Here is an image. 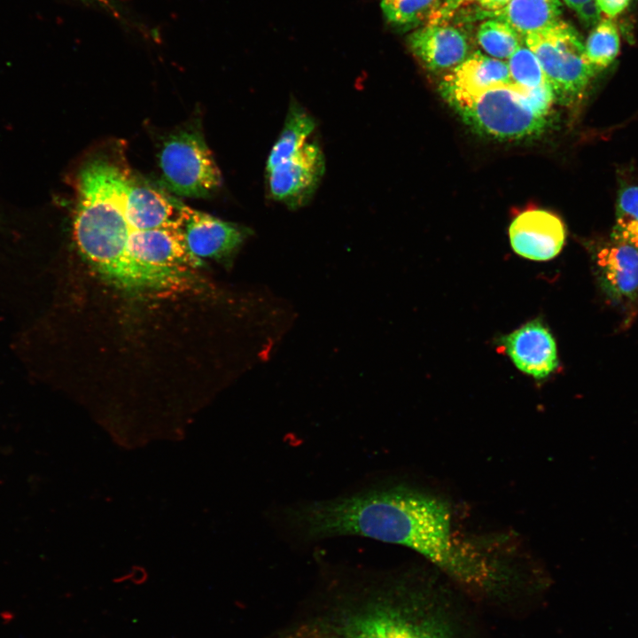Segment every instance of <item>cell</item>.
<instances>
[{"instance_id": "cell-15", "label": "cell", "mask_w": 638, "mask_h": 638, "mask_svg": "<svg viewBox=\"0 0 638 638\" xmlns=\"http://www.w3.org/2000/svg\"><path fill=\"white\" fill-rule=\"evenodd\" d=\"M315 128V121L307 110L292 102L283 128L268 154L266 171L289 160L307 143Z\"/></svg>"}, {"instance_id": "cell-1", "label": "cell", "mask_w": 638, "mask_h": 638, "mask_svg": "<svg viewBox=\"0 0 638 638\" xmlns=\"http://www.w3.org/2000/svg\"><path fill=\"white\" fill-rule=\"evenodd\" d=\"M74 237L85 261L128 291L176 290L198 266L180 227L178 200L109 154L92 156L76 183Z\"/></svg>"}, {"instance_id": "cell-16", "label": "cell", "mask_w": 638, "mask_h": 638, "mask_svg": "<svg viewBox=\"0 0 638 638\" xmlns=\"http://www.w3.org/2000/svg\"><path fill=\"white\" fill-rule=\"evenodd\" d=\"M477 40L488 55L502 60L511 57L523 44L524 37L506 22L488 19L478 26Z\"/></svg>"}, {"instance_id": "cell-5", "label": "cell", "mask_w": 638, "mask_h": 638, "mask_svg": "<svg viewBox=\"0 0 638 638\" xmlns=\"http://www.w3.org/2000/svg\"><path fill=\"white\" fill-rule=\"evenodd\" d=\"M455 110L476 131L497 139L539 135L547 122L530 106L523 87L512 82L488 89Z\"/></svg>"}, {"instance_id": "cell-21", "label": "cell", "mask_w": 638, "mask_h": 638, "mask_svg": "<svg viewBox=\"0 0 638 638\" xmlns=\"http://www.w3.org/2000/svg\"><path fill=\"white\" fill-rule=\"evenodd\" d=\"M510 0H445L432 15L428 23L445 22L463 4H473L479 7L476 15L485 18L488 13L504 8Z\"/></svg>"}, {"instance_id": "cell-11", "label": "cell", "mask_w": 638, "mask_h": 638, "mask_svg": "<svg viewBox=\"0 0 638 638\" xmlns=\"http://www.w3.org/2000/svg\"><path fill=\"white\" fill-rule=\"evenodd\" d=\"M510 82L507 62L477 51L447 74L440 91L455 109L485 90Z\"/></svg>"}, {"instance_id": "cell-2", "label": "cell", "mask_w": 638, "mask_h": 638, "mask_svg": "<svg viewBox=\"0 0 638 638\" xmlns=\"http://www.w3.org/2000/svg\"><path fill=\"white\" fill-rule=\"evenodd\" d=\"M292 538L314 542L361 536L408 547L455 580L483 586L490 580L486 559L454 538L447 504L405 485H379L338 497L295 503L277 514Z\"/></svg>"}, {"instance_id": "cell-22", "label": "cell", "mask_w": 638, "mask_h": 638, "mask_svg": "<svg viewBox=\"0 0 638 638\" xmlns=\"http://www.w3.org/2000/svg\"><path fill=\"white\" fill-rule=\"evenodd\" d=\"M602 13L608 18H614L620 14L629 4L631 0H596Z\"/></svg>"}, {"instance_id": "cell-6", "label": "cell", "mask_w": 638, "mask_h": 638, "mask_svg": "<svg viewBox=\"0 0 638 638\" xmlns=\"http://www.w3.org/2000/svg\"><path fill=\"white\" fill-rule=\"evenodd\" d=\"M180 227L190 253L198 260L231 261L246 238L248 228L191 208L178 200Z\"/></svg>"}, {"instance_id": "cell-13", "label": "cell", "mask_w": 638, "mask_h": 638, "mask_svg": "<svg viewBox=\"0 0 638 638\" xmlns=\"http://www.w3.org/2000/svg\"><path fill=\"white\" fill-rule=\"evenodd\" d=\"M595 275L603 292L615 302L638 295V249L611 241L594 255Z\"/></svg>"}, {"instance_id": "cell-4", "label": "cell", "mask_w": 638, "mask_h": 638, "mask_svg": "<svg viewBox=\"0 0 638 638\" xmlns=\"http://www.w3.org/2000/svg\"><path fill=\"white\" fill-rule=\"evenodd\" d=\"M159 166L163 185L177 196L207 198L222 184L219 167L198 128H183L168 136Z\"/></svg>"}, {"instance_id": "cell-17", "label": "cell", "mask_w": 638, "mask_h": 638, "mask_svg": "<svg viewBox=\"0 0 638 638\" xmlns=\"http://www.w3.org/2000/svg\"><path fill=\"white\" fill-rule=\"evenodd\" d=\"M611 241L638 249V185H624L618 192Z\"/></svg>"}, {"instance_id": "cell-12", "label": "cell", "mask_w": 638, "mask_h": 638, "mask_svg": "<svg viewBox=\"0 0 638 638\" xmlns=\"http://www.w3.org/2000/svg\"><path fill=\"white\" fill-rule=\"evenodd\" d=\"M412 52L432 71L453 70L470 55L465 34L446 22L427 23L408 39Z\"/></svg>"}, {"instance_id": "cell-24", "label": "cell", "mask_w": 638, "mask_h": 638, "mask_svg": "<svg viewBox=\"0 0 638 638\" xmlns=\"http://www.w3.org/2000/svg\"><path fill=\"white\" fill-rule=\"evenodd\" d=\"M564 3L576 12L586 4L595 0H564Z\"/></svg>"}, {"instance_id": "cell-18", "label": "cell", "mask_w": 638, "mask_h": 638, "mask_svg": "<svg viewBox=\"0 0 638 638\" xmlns=\"http://www.w3.org/2000/svg\"><path fill=\"white\" fill-rule=\"evenodd\" d=\"M619 35L611 18L602 19L586 42L585 51L590 64L600 70L609 66L619 51Z\"/></svg>"}, {"instance_id": "cell-14", "label": "cell", "mask_w": 638, "mask_h": 638, "mask_svg": "<svg viewBox=\"0 0 638 638\" xmlns=\"http://www.w3.org/2000/svg\"><path fill=\"white\" fill-rule=\"evenodd\" d=\"M560 7L559 0H510L504 8L485 18L501 19L525 37L559 20Z\"/></svg>"}, {"instance_id": "cell-3", "label": "cell", "mask_w": 638, "mask_h": 638, "mask_svg": "<svg viewBox=\"0 0 638 638\" xmlns=\"http://www.w3.org/2000/svg\"><path fill=\"white\" fill-rule=\"evenodd\" d=\"M524 42L538 58L555 100L571 105L580 99L598 70L588 61L575 29L559 19L525 35Z\"/></svg>"}, {"instance_id": "cell-10", "label": "cell", "mask_w": 638, "mask_h": 638, "mask_svg": "<svg viewBox=\"0 0 638 638\" xmlns=\"http://www.w3.org/2000/svg\"><path fill=\"white\" fill-rule=\"evenodd\" d=\"M565 227L556 214L542 209L520 213L510 223L509 237L514 252L528 260L549 261L562 250Z\"/></svg>"}, {"instance_id": "cell-20", "label": "cell", "mask_w": 638, "mask_h": 638, "mask_svg": "<svg viewBox=\"0 0 638 638\" xmlns=\"http://www.w3.org/2000/svg\"><path fill=\"white\" fill-rule=\"evenodd\" d=\"M510 81L521 87L533 88L549 82L533 52L522 44L507 62Z\"/></svg>"}, {"instance_id": "cell-7", "label": "cell", "mask_w": 638, "mask_h": 638, "mask_svg": "<svg viewBox=\"0 0 638 638\" xmlns=\"http://www.w3.org/2000/svg\"><path fill=\"white\" fill-rule=\"evenodd\" d=\"M325 171V159L316 143L306 144L292 158L267 171L269 196L291 209L305 206Z\"/></svg>"}, {"instance_id": "cell-9", "label": "cell", "mask_w": 638, "mask_h": 638, "mask_svg": "<svg viewBox=\"0 0 638 638\" xmlns=\"http://www.w3.org/2000/svg\"><path fill=\"white\" fill-rule=\"evenodd\" d=\"M498 343L520 371L536 380L545 379L559 366L556 341L541 320L527 322Z\"/></svg>"}, {"instance_id": "cell-19", "label": "cell", "mask_w": 638, "mask_h": 638, "mask_svg": "<svg viewBox=\"0 0 638 638\" xmlns=\"http://www.w3.org/2000/svg\"><path fill=\"white\" fill-rule=\"evenodd\" d=\"M440 4V0H382L380 6L390 24L406 28L429 21Z\"/></svg>"}, {"instance_id": "cell-23", "label": "cell", "mask_w": 638, "mask_h": 638, "mask_svg": "<svg viewBox=\"0 0 638 638\" xmlns=\"http://www.w3.org/2000/svg\"><path fill=\"white\" fill-rule=\"evenodd\" d=\"M80 1L96 4L103 7V8H105V10L111 12H113V13H115V14H118V12H117V11H116V7H115V5L113 4V3L112 0H80Z\"/></svg>"}, {"instance_id": "cell-8", "label": "cell", "mask_w": 638, "mask_h": 638, "mask_svg": "<svg viewBox=\"0 0 638 638\" xmlns=\"http://www.w3.org/2000/svg\"><path fill=\"white\" fill-rule=\"evenodd\" d=\"M343 631L346 638H451L437 619L391 606L355 615Z\"/></svg>"}]
</instances>
